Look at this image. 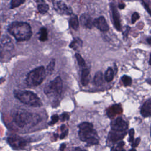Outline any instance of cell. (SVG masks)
Here are the masks:
<instances>
[{"label": "cell", "mask_w": 151, "mask_h": 151, "mask_svg": "<svg viewBox=\"0 0 151 151\" xmlns=\"http://www.w3.org/2000/svg\"><path fill=\"white\" fill-rule=\"evenodd\" d=\"M8 30L18 41H28L32 36L30 25L24 22L15 21L12 22L9 25Z\"/></svg>", "instance_id": "6da1fadb"}, {"label": "cell", "mask_w": 151, "mask_h": 151, "mask_svg": "<svg viewBox=\"0 0 151 151\" xmlns=\"http://www.w3.org/2000/svg\"><path fill=\"white\" fill-rule=\"evenodd\" d=\"M78 136L81 141L86 142L89 145L99 143L98 136L96 131L93 129V125L89 122H83L78 126Z\"/></svg>", "instance_id": "7a4b0ae2"}, {"label": "cell", "mask_w": 151, "mask_h": 151, "mask_svg": "<svg viewBox=\"0 0 151 151\" xmlns=\"http://www.w3.org/2000/svg\"><path fill=\"white\" fill-rule=\"evenodd\" d=\"M40 120L39 115L22 109L17 110L14 116V122L20 127H24L27 125H35Z\"/></svg>", "instance_id": "3957f363"}, {"label": "cell", "mask_w": 151, "mask_h": 151, "mask_svg": "<svg viewBox=\"0 0 151 151\" xmlns=\"http://www.w3.org/2000/svg\"><path fill=\"white\" fill-rule=\"evenodd\" d=\"M14 96L22 103L32 107H41L42 103L37 94L30 91L15 90Z\"/></svg>", "instance_id": "277c9868"}, {"label": "cell", "mask_w": 151, "mask_h": 151, "mask_svg": "<svg viewBox=\"0 0 151 151\" xmlns=\"http://www.w3.org/2000/svg\"><path fill=\"white\" fill-rule=\"evenodd\" d=\"M45 71L44 67H38L31 71L27 76L26 82L28 86L36 87L42 83L45 77Z\"/></svg>", "instance_id": "5b68a950"}, {"label": "cell", "mask_w": 151, "mask_h": 151, "mask_svg": "<svg viewBox=\"0 0 151 151\" xmlns=\"http://www.w3.org/2000/svg\"><path fill=\"white\" fill-rule=\"evenodd\" d=\"M63 90V81L60 77H57L54 80L50 81L44 88V93L47 95L53 94L60 96Z\"/></svg>", "instance_id": "8992f818"}, {"label": "cell", "mask_w": 151, "mask_h": 151, "mask_svg": "<svg viewBox=\"0 0 151 151\" xmlns=\"http://www.w3.org/2000/svg\"><path fill=\"white\" fill-rule=\"evenodd\" d=\"M8 142L11 147L17 149H23L27 145V141L22 137L17 135H12L8 138Z\"/></svg>", "instance_id": "52a82bcc"}, {"label": "cell", "mask_w": 151, "mask_h": 151, "mask_svg": "<svg viewBox=\"0 0 151 151\" xmlns=\"http://www.w3.org/2000/svg\"><path fill=\"white\" fill-rule=\"evenodd\" d=\"M111 130L118 131H126L128 127V124L122 118L118 117L114 119L111 123Z\"/></svg>", "instance_id": "ba28073f"}, {"label": "cell", "mask_w": 151, "mask_h": 151, "mask_svg": "<svg viewBox=\"0 0 151 151\" xmlns=\"http://www.w3.org/2000/svg\"><path fill=\"white\" fill-rule=\"evenodd\" d=\"M110 6V9H111V13H112L114 25L117 31H120L121 30V25H120L119 13L117 11L116 6H115V5L113 3H111Z\"/></svg>", "instance_id": "9c48e42d"}, {"label": "cell", "mask_w": 151, "mask_h": 151, "mask_svg": "<svg viewBox=\"0 0 151 151\" xmlns=\"http://www.w3.org/2000/svg\"><path fill=\"white\" fill-rule=\"evenodd\" d=\"M93 25L101 31H107L109 29V27L104 17L101 16L96 18L93 21Z\"/></svg>", "instance_id": "30bf717a"}, {"label": "cell", "mask_w": 151, "mask_h": 151, "mask_svg": "<svg viewBox=\"0 0 151 151\" xmlns=\"http://www.w3.org/2000/svg\"><path fill=\"white\" fill-rule=\"evenodd\" d=\"M126 134V131H118L111 130L109 134V139L113 142H116L122 140Z\"/></svg>", "instance_id": "8fae6325"}, {"label": "cell", "mask_w": 151, "mask_h": 151, "mask_svg": "<svg viewBox=\"0 0 151 151\" xmlns=\"http://www.w3.org/2000/svg\"><path fill=\"white\" fill-rule=\"evenodd\" d=\"M81 24L86 28L91 29L93 26L92 18L87 14H83L80 17Z\"/></svg>", "instance_id": "7c38bea8"}, {"label": "cell", "mask_w": 151, "mask_h": 151, "mask_svg": "<svg viewBox=\"0 0 151 151\" xmlns=\"http://www.w3.org/2000/svg\"><path fill=\"white\" fill-rule=\"evenodd\" d=\"M123 110L120 104H116L111 106L107 110V115L108 117L112 118L116 116L117 114H120L122 112Z\"/></svg>", "instance_id": "4fadbf2b"}, {"label": "cell", "mask_w": 151, "mask_h": 151, "mask_svg": "<svg viewBox=\"0 0 151 151\" xmlns=\"http://www.w3.org/2000/svg\"><path fill=\"white\" fill-rule=\"evenodd\" d=\"M140 113L143 117L151 116V99L147 100L142 106Z\"/></svg>", "instance_id": "5bb4252c"}, {"label": "cell", "mask_w": 151, "mask_h": 151, "mask_svg": "<svg viewBox=\"0 0 151 151\" xmlns=\"http://www.w3.org/2000/svg\"><path fill=\"white\" fill-rule=\"evenodd\" d=\"M57 8L59 10L62 12L63 14L66 15H71L72 14V9L71 8L68 6L63 1H58L57 4Z\"/></svg>", "instance_id": "9a60e30c"}, {"label": "cell", "mask_w": 151, "mask_h": 151, "mask_svg": "<svg viewBox=\"0 0 151 151\" xmlns=\"http://www.w3.org/2000/svg\"><path fill=\"white\" fill-rule=\"evenodd\" d=\"M90 80V71L88 68H83L81 71V81L83 86H87Z\"/></svg>", "instance_id": "2e32d148"}, {"label": "cell", "mask_w": 151, "mask_h": 151, "mask_svg": "<svg viewBox=\"0 0 151 151\" xmlns=\"http://www.w3.org/2000/svg\"><path fill=\"white\" fill-rule=\"evenodd\" d=\"M69 24H70V26L74 29V30H77L78 28V25H79V22H78V17L77 15H74L73 16H72L70 19V21H69Z\"/></svg>", "instance_id": "e0dca14e"}, {"label": "cell", "mask_w": 151, "mask_h": 151, "mask_svg": "<svg viewBox=\"0 0 151 151\" xmlns=\"http://www.w3.org/2000/svg\"><path fill=\"white\" fill-rule=\"evenodd\" d=\"M103 82V76L101 71H98L96 73L94 77V83L97 86H100Z\"/></svg>", "instance_id": "ac0fdd59"}, {"label": "cell", "mask_w": 151, "mask_h": 151, "mask_svg": "<svg viewBox=\"0 0 151 151\" xmlns=\"http://www.w3.org/2000/svg\"><path fill=\"white\" fill-rule=\"evenodd\" d=\"M82 44H83L82 41L80 38H76L74 39V40L70 43V47L75 50H77L82 46Z\"/></svg>", "instance_id": "d6986e66"}, {"label": "cell", "mask_w": 151, "mask_h": 151, "mask_svg": "<svg viewBox=\"0 0 151 151\" xmlns=\"http://www.w3.org/2000/svg\"><path fill=\"white\" fill-rule=\"evenodd\" d=\"M114 77V71L111 67L108 68L105 73V80L107 82H110L113 80Z\"/></svg>", "instance_id": "ffe728a7"}, {"label": "cell", "mask_w": 151, "mask_h": 151, "mask_svg": "<svg viewBox=\"0 0 151 151\" xmlns=\"http://www.w3.org/2000/svg\"><path fill=\"white\" fill-rule=\"evenodd\" d=\"M47 31L45 28H41L40 30L39 40L41 41H45L47 40Z\"/></svg>", "instance_id": "44dd1931"}, {"label": "cell", "mask_w": 151, "mask_h": 151, "mask_svg": "<svg viewBox=\"0 0 151 151\" xmlns=\"http://www.w3.org/2000/svg\"><path fill=\"white\" fill-rule=\"evenodd\" d=\"M48 9L49 6L45 3H41L38 5V9L40 13L44 14L48 11Z\"/></svg>", "instance_id": "7402d4cb"}, {"label": "cell", "mask_w": 151, "mask_h": 151, "mask_svg": "<svg viewBox=\"0 0 151 151\" xmlns=\"http://www.w3.org/2000/svg\"><path fill=\"white\" fill-rule=\"evenodd\" d=\"M122 81L124 84V86H130L132 83V78L129 77L127 76L126 75H124L121 78Z\"/></svg>", "instance_id": "603a6c76"}, {"label": "cell", "mask_w": 151, "mask_h": 151, "mask_svg": "<svg viewBox=\"0 0 151 151\" xmlns=\"http://www.w3.org/2000/svg\"><path fill=\"white\" fill-rule=\"evenodd\" d=\"M124 145V142H119L116 146H113L111 149V151H125V150L123 148V146Z\"/></svg>", "instance_id": "cb8c5ba5"}, {"label": "cell", "mask_w": 151, "mask_h": 151, "mask_svg": "<svg viewBox=\"0 0 151 151\" xmlns=\"http://www.w3.org/2000/svg\"><path fill=\"white\" fill-rule=\"evenodd\" d=\"M25 0H11V8H15L23 4Z\"/></svg>", "instance_id": "d4e9b609"}, {"label": "cell", "mask_w": 151, "mask_h": 151, "mask_svg": "<svg viewBox=\"0 0 151 151\" xmlns=\"http://www.w3.org/2000/svg\"><path fill=\"white\" fill-rule=\"evenodd\" d=\"M76 59L77 60V62H78V64L81 67H84L86 65V63H85V61L84 60V59L83 58V57L80 55V54H78V53H76Z\"/></svg>", "instance_id": "484cf974"}, {"label": "cell", "mask_w": 151, "mask_h": 151, "mask_svg": "<svg viewBox=\"0 0 151 151\" xmlns=\"http://www.w3.org/2000/svg\"><path fill=\"white\" fill-rule=\"evenodd\" d=\"M55 59H52L50 62L49 64L48 65L47 67V70L48 73H51L53 71L55 67Z\"/></svg>", "instance_id": "4316f807"}, {"label": "cell", "mask_w": 151, "mask_h": 151, "mask_svg": "<svg viewBox=\"0 0 151 151\" xmlns=\"http://www.w3.org/2000/svg\"><path fill=\"white\" fill-rule=\"evenodd\" d=\"M140 18V15L137 12H134L132 15V23L134 24L135 23V22L139 19Z\"/></svg>", "instance_id": "83f0119b"}, {"label": "cell", "mask_w": 151, "mask_h": 151, "mask_svg": "<svg viewBox=\"0 0 151 151\" xmlns=\"http://www.w3.org/2000/svg\"><path fill=\"white\" fill-rule=\"evenodd\" d=\"M134 130L133 129H131L129 132V142H133L134 140Z\"/></svg>", "instance_id": "f1b7e54d"}, {"label": "cell", "mask_w": 151, "mask_h": 151, "mask_svg": "<svg viewBox=\"0 0 151 151\" xmlns=\"http://www.w3.org/2000/svg\"><path fill=\"white\" fill-rule=\"evenodd\" d=\"M58 120H59V117L58 116V115H57V114L53 115L51 117V121L49 123V124H50V125L53 124L55 123Z\"/></svg>", "instance_id": "f546056e"}, {"label": "cell", "mask_w": 151, "mask_h": 151, "mask_svg": "<svg viewBox=\"0 0 151 151\" xmlns=\"http://www.w3.org/2000/svg\"><path fill=\"white\" fill-rule=\"evenodd\" d=\"M130 29V28L129 26H127L126 27V29L124 32H123V36L124 40H126L127 39Z\"/></svg>", "instance_id": "4dcf8cb0"}, {"label": "cell", "mask_w": 151, "mask_h": 151, "mask_svg": "<svg viewBox=\"0 0 151 151\" xmlns=\"http://www.w3.org/2000/svg\"><path fill=\"white\" fill-rule=\"evenodd\" d=\"M140 137H138V138L136 139L135 140L132 142V146L133 147H137L138 145H139V143H140Z\"/></svg>", "instance_id": "1f68e13d"}, {"label": "cell", "mask_w": 151, "mask_h": 151, "mask_svg": "<svg viewBox=\"0 0 151 151\" xmlns=\"http://www.w3.org/2000/svg\"><path fill=\"white\" fill-rule=\"evenodd\" d=\"M60 119H61V121L67 120L69 119V116H68V114L67 113H63V114L61 115Z\"/></svg>", "instance_id": "d6a6232c"}, {"label": "cell", "mask_w": 151, "mask_h": 151, "mask_svg": "<svg viewBox=\"0 0 151 151\" xmlns=\"http://www.w3.org/2000/svg\"><path fill=\"white\" fill-rule=\"evenodd\" d=\"M142 4H143V5L145 8L146 9V11H147V12H148V13L149 14V15L151 16V9L149 8V5H148L146 2H145V1H144L143 0H142Z\"/></svg>", "instance_id": "836d02e7"}, {"label": "cell", "mask_w": 151, "mask_h": 151, "mask_svg": "<svg viewBox=\"0 0 151 151\" xmlns=\"http://www.w3.org/2000/svg\"><path fill=\"white\" fill-rule=\"evenodd\" d=\"M68 134V130L66 129V130H63L62 132V133L60 135V139H63Z\"/></svg>", "instance_id": "e575fe53"}, {"label": "cell", "mask_w": 151, "mask_h": 151, "mask_svg": "<svg viewBox=\"0 0 151 151\" xmlns=\"http://www.w3.org/2000/svg\"><path fill=\"white\" fill-rule=\"evenodd\" d=\"M124 7H125V4H123V3H120V4H119L118 5V8H119V9H124Z\"/></svg>", "instance_id": "d590c367"}, {"label": "cell", "mask_w": 151, "mask_h": 151, "mask_svg": "<svg viewBox=\"0 0 151 151\" xmlns=\"http://www.w3.org/2000/svg\"><path fill=\"white\" fill-rule=\"evenodd\" d=\"M65 146H66V145H65V143H63V144H61V146H60V151H64V150L65 149Z\"/></svg>", "instance_id": "8d00e7d4"}, {"label": "cell", "mask_w": 151, "mask_h": 151, "mask_svg": "<svg viewBox=\"0 0 151 151\" xmlns=\"http://www.w3.org/2000/svg\"><path fill=\"white\" fill-rule=\"evenodd\" d=\"M146 41H147V43H148V44H151V37L147 38Z\"/></svg>", "instance_id": "74e56055"}, {"label": "cell", "mask_w": 151, "mask_h": 151, "mask_svg": "<svg viewBox=\"0 0 151 151\" xmlns=\"http://www.w3.org/2000/svg\"><path fill=\"white\" fill-rule=\"evenodd\" d=\"M75 151H86V150H81V149H80V148H76Z\"/></svg>", "instance_id": "f35d334b"}, {"label": "cell", "mask_w": 151, "mask_h": 151, "mask_svg": "<svg viewBox=\"0 0 151 151\" xmlns=\"http://www.w3.org/2000/svg\"><path fill=\"white\" fill-rule=\"evenodd\" d=\"M149 63L150 65H151V54L150 55V58H149Z\"/></svg>", "instance_id": "ab89813d"}, {"label": "cell", "mask_w": 151, "mask_h": 151, "mask_svg": "<svg viewBox=\"0 0 151 151\" xmlns=\"http://www.w3.org/2000/svg\"><path fill=\"white\" fill-rule=\"evenodd\" d=\"M129 151H136V150L135 149H134V148H132V149H130Z\"/></svg>", "instance_id": "60d3db41"}, {"label": "cell", "mask_w": 151, "mask_h": 151, "mask_svg": "<svg viewBox=\"0 0 151 151\" xmlns=\"http://www.w3.org/2000/svg\"><path fill=\"white\" fill-rule=\"evenodd\" d=\"M150 136H151V126H150Z\"/></svg>", "instance_id": "b9f144b4"}]
</instances>
